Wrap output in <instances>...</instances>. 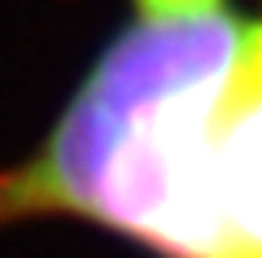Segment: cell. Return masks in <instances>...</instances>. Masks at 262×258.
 Returning <instances> with one entry per match:
<instances>
[{"label":"cell","instance_id":"6da1fadb","mask_svg":"<svg viewBox=\"0 0 262 258\" xmlns=\"http://www.w3.org/2000/svg\"><path fill=\"white\" fill-rule=\"evenodd\" d=\"M241 42L224 5L119 34L38 153L0 174V224L80 216L165 258H224L207 148Z\"/></svg>","mask_w":262,"mask_h":258},{"label":"cell","instance_id":"7a4b0ae2","mask_svg":"<svg viewBox=\"0 0 262 258\" xmlns=\"http://www.w3.org/2000/svg\"><path fill=\"white\" fill-rule=\"evenodd\" d=\"M211 207L224 258H262V26L245 42L211 110Z\"/></svg>","mask_w":262,"mask_h":258},{"label":"cell","instance_id":"3957f363","mask_svg":"<svg viewBox=\"0 0 262 258\" xmlns=\"http://www.w3.org/2000/svg\"><path fill=\"white\" fill-rule=\"evenodd\" d=\"M144 17H178V13H203L220 9V0H140Z\"/></svg>","mask_w":262,"mask_h":258}]
</instances>
